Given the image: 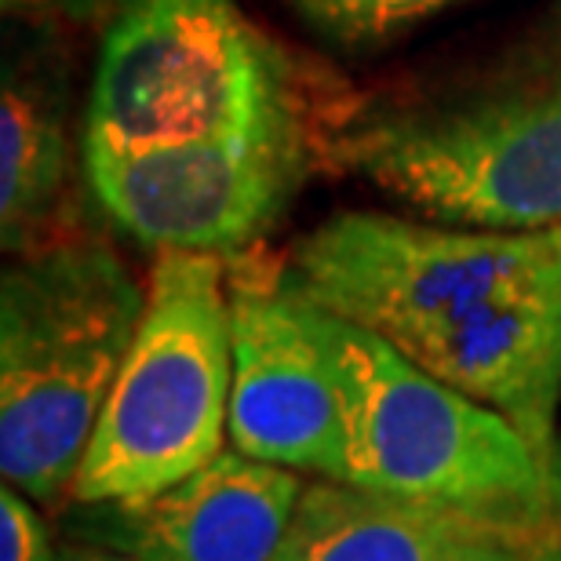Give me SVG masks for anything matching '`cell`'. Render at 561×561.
<instances>
[{"mask_svg":"<svg viewBox=\"0 0 561 561\" xmlns=\"http://www.w3.org/2000/svg\"><path fill=\"white\" fill-rule=\"evenodd\" d=\"M280 280L496 409L561 474V227L340 211L291 249Z\"/></svg>","mask_w":561,"mask_h":561,"instance_id":"1","label":"cell"},{"mask_svg":"<svg viewBox=\"0 0 561 561\" xmlns=\"http://www.w3.org/2000/svg\"><path fill=\"white\" fill-rule=\"evenodd\" d=\"M324 157L448 227H561V4L445 81L343 114Z\"/></svg>","mask_w":561,"mask_h":561,"instance_id":"2","label":"cell"},{"mask_svg":"<svg viewBox=\"0 0 561 561\" xmlns=\"http://www.w3.org/2000/svg\"><path fill=\"white\" fill-rule=\"evenodd\" d=\"M142 310L139 277L95 233H59L4 266L0 474L41 507L70 503Z\"/></svg>","mask_w":561,"mask_h":561,"instance_id":"3","label":"cell"},{"mask_svg":"<svg viewBox=\"0 0 561 561\" xmlns=\"http://www.w3.org/2000/svg\"><path fill=\"white\" fill-rule=\"evenodd\" d=\"M302 307L343 390L346 485L551 536L561 522V474L518 426L362 324L310 299Z\"/></svg>","mask_w":561,"mask_h":561,"instance_id":"4","label":"cell"},{"mask_svg":"<svg viewBox=\"0 0 561 561\" xmlns=\"http://www.w3.org/2000/svg\"><path fill=\"white\" fill-rule=\"evenodd\" d=\"M99 44L81 153L310 136V88L233 0H121Z\"/></svg>","mask_w":561,"mask_h":561,"instance_id":"5","label":"cell"},{"mask_svg":"<svg viewBox=\"0 0 561 561\" xmlns=\"http://www.w3.org/2000/svg\"><path fill=\"white\" fill-rule=\"evenodd\" d=\"M230 266L161 252L70 503L142 500L211 463L230 445Z\"/></svg>","mask_w":561,"mask_h":561,"instance_id":"6","label":"cell"},{"mask_svg":"<svg viewBox=\"0 0 561 561\" xmlns=\"http://www.w3.org/2000/svg\"><path fill=\"white\" fill-rule=\"evenodd\" d=\"M313 136L81 153L110 222L157 252L238 260L277 227L310 175Z\"/></svg>","mask_w":561,"mask_h":561,"instance_id":"7","label":"cell"},{"mask_svg":"<svg viewBox=\"0 0 561 561\" xmlns=\"http://www.w3.org/2000/svg\"><path fill=\"white\" fill-rule=\"evenodd\" d=\"M230 448L302 478H346V409L307 307L280 266L230 263Z\"/></svg>","mask_w":561,"mask_h":561,"instance_id":"8","label":"cell"},{"mask_svg":"<svg viewBox=\"0 0 561 561\" xmlns=\"http://www.w3.org/2000/svg\"><path fill=\"white\" fill-rule=\"evenodd\" d=\"M307 478L222 453L142 500L66 503L62 536L136 561H277Z\"/></svg>","mask_w":561,"mask_h":561,"instance_id":"9","label":"cell"},{"mask_svg":"<svg viewBox=\"0 0 561 561\" xmlns=\"http://www.w3.org/2000/svg\"><path fill=\"white\" fill-rule=\"evenodd\" d=\"M547 536L307 478L277 561H533Z\"/></svg>","mask_w":561,"mask_h":561,"instance_id":"10","label":"cell"},{"mask_svg":"<svg viewBox=\"0 0 561 561\" xmlns=\"http://www.w3.org/2000/svg\"><path fill=\"white\" fill-rule=\"evenodd\" d=\"M73 168L70 88L59 55L22 30L8 44L0 95V241L8 255L59 238Z\"/></svg>","mask_w":561,"mask_h":561,"instance_id":"11","label":"cell"},{"mask_svg":"<svg viewBox=\"0 0 561 561\" xmlns=\"http://www.w3.org/2000/svg\"><path fill=\"white\" fill-rule=\"evenodd\" d=\"M285 4L324 41L365 48L467 0H285Z\"/></svg>","mask_w":561,"mask_h":561,"instance_id":"12","label":"cell"},{"mask_svg":"<svg viewBox=\"0 0 561 561\" xmlns=\"http://www.w3.org/2000/svg\"><path fill=\"white\" fill-rule=\"evenodd\" d=\"M51 525L44 522L41 503H33L15 485L0 489V561H55Z\"/></svg>","mask_w":561,"mask_h":561,"instance_id":"13","label":"cell"},{"mask_svg":"<svg viewBox=\"0 0 561 561\" xmlns=\"http://www.w3.org/2000/svg\"><path fill=\"white\" fill-rule=\"evenodd\" d=\"M121 0H4V15L26 26H55V22H106Z\"/></svg>","mask_w":561,"mask_h":561,"instance_id":"14","label":"cell"},{"mask_svg":"<svg viewBox=\"0 0 561 561\" xmlns=\"http://www.w3.org/2000/svg\"><path fill=\"white\" fill-rule=\"evenodd\" d=\"M55 561H136L121 551H110V547H95V543H81V540H62Z\"/></svg>","mask_w":561,"mask_h":561,"instance_id":"15","label":"cell"},{"mask_svg":"<svg viewBox=\"0 0 561 561\" xmlns=\"http://www.w3.org/2000/svg\"><path fill=\"white\" fill-rule=\"evenodd\" d=\"M533 561H561V540H554V536H547Z\"/></svg>","mask_w":561,"mask_h":561,"instance_id":"16","label":"cell"}]
</instances>
